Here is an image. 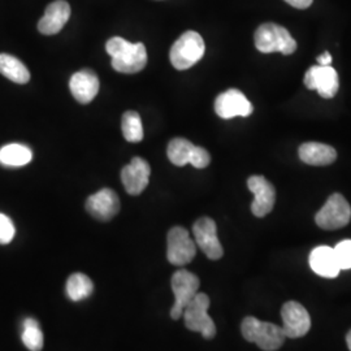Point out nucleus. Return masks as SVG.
<instances>
[{"instance_id": "1", "label": "nucleus", "mask_w": 351, "mask_h": 351, "mask_svg": "<svg viewBox=\"0 0 351 351\" xmlns=\"http://www.w3.org/2000/svg\"><path fill=\"white\" fill-rule=\"evenodd\" d=\"M106 51L112 58L113 69L120 73H138L147 64V50L143 43H130L124 38L113 37L107 40Z\"/></svg>"}, {"instance_id": "2", "label": "nucleus", "mask_w": 351, "mask_h": 351, "mask_svg": "<svg viewBox=\"0 0 351 351\" xmlns=\"http://www.w3.org/2000/svg\"><path fill=\"white\" fill-rule=\"evenodd\" d=\"M241 332L243 339L252 343H256L264 351L278 350L287 339L281 326L261 322L252 316H247L243 319Z\"/></svg>"}, {"instance_id": "3", "label": "nucleus", "mask_w": 351, "mask_h": 351, "mask_svg": "<svg viewBox=\"0 0 351 351\" xmlns=\"http://www.w3.org/2000/svg\"><path fill=\"white\" fill-rule=\"evenodd\" d=\"M255 47L263 53L280 52L282 55H291L297 51V42L290 36L284 26L267 23L259 26L255 32Z\"/></svg>"}, {"instance_id": "4", "label": "nucleus", "mask_w": 351, "mask_h": 351, "mask_svg": "<svg viewBox=\"0 0 351 351\" xmlns=\"http://www.w3.org/2000/svg\"><path fill=\"white\" fill-rule=\"evenodd\" d=\"M206 52V45L199 33L186 32L171 47L169 59L177 71H186L198 63Z\"/></svg>"}, {"instance_id": "5", "label": "nucleus", "mask_w": 351, "mask_h": 351, "mask_svg": "<svg viewBox=\"0 0 351 351\" xmlns=\"http://www.w3.org/2000/svg\"><path fill=\"white\" fill-rule=\"evenodd\" d=\"M210 298L204 293H197L184 310L185 326L191 332H199L204 339H211L216 336V326L208 315Z\"/></svg>"}, {"instance_id": "6", "label": "nucleus", "mask_w": 351, "mask_h": 351, "mask_svg": "<svg viewBox=\"0 0 351 351\" xmlns=\"http://www.w3.org/2000/svg\"><path fill=\"white\" fill-rule=\"evenodd\" d=\"M351 220V207L349 202L339 193L332 194L323 208L316 213L315 221L324 230H336L348 226Z\"/></svg>"}, {"instance_id": "7", "label": "nucleus", "mask_w": 351, "mask_h": 351, "mask_svg": "<svg viewBox=\"0 0 351 351\" xmlns=\"http://www.w3.org/2000/svg\"><path fill=\"white\" fill-rule=\"evenodd\" d=\"M171 285L175 294V304L171 308V317L173 320H178L184 314L185 307L197 295L199 278L186 269H178L172 276Z\"/></svg>"}, {"instance_id": "8", "label": "nucleus", "mask_w": 351, "mask_h": 351, "mask_svg": "<svg viewBox=\"0 0 351 351\" xmlns=\"http://www.w3.org/2000/svg\"><path fill=\"white\" fill-rule=\"evenodd\" d=\"M168 262L177 267H184L190 263L197 254L195 242L191 239L188 230L182 226H175L168 232Z\"/></svg>"}, {"instance_id": "9", "label": "nucleus", "mask_w": 351, "mask_h": 351, "mask_svg": "<svg viewBox=\"0 0 351 351\" xmlns=\"http://www.w3.org/2000/svg\"><path fill=\"white\" fill-rule=\"evenodd\" d=\"M304 85L310 90H316L320 97L330 99L339 93V73L330 65H314L304 75Z\"/></svg>"}, {"instance_id": "10", "label": "nucleus", "mask_w": 351, "mask_h": 351, "mask_svg": "<svg viewBox=\"0 0 351 351\" xmlns=\"http://www.w3.org/2000/svg\"><path fill=\"white\" fill-rule=\"evenodd\" d=\"M282 330L289 339H300L308 333L311 317L301 303L289 301L281 308Z\"/></svg>"}, {"instance_id": "11", "label": "nucleus", "mask_w": 351, "mask_h": 351, "mask_svg": "<svg viewBox=\"0 0 351 351\" xmlns=\"http://www.w3.org/2000/svg\"><path fill=\"white\" fill-rule=\"evenodd\" d=\"M254 111L250 101L237 88H229L226 93L220 94L215 101V112L224 119L229 120L233 117H247Z\"/></svg>"}, {"instance_id": "12", "label": "nucleus", "mask_w": 351, "mask_h": 351, "mask_svg": "<svg viewBox=\"0 0 351 351\" xmlns=\"http://www.w3.org/2000/svg\"><path fill=\"white\" fill-rule=\"evenodd\" d=\"M247 186L254 194L251 213L256 217H264L271 213L276 203V190L263 176H251Z\"/></svg>"}, {"instance_id": "13", "label": "nucleus", "mask_w": 351, "mask_h": 351, "mask_svg": "<svg viewBox=\"0 0 351 351\" xmlns=\"http://www.w3.org/2000/svg\"><path fill=\"white\" fill-rule=\"evenodd\" d=\"M193 233L197 245L208 259L219 261L224 255L223 246L217 237L216 223L213 219L201 217L199 220H197L193 226Z\"/></svg>"}, {"instance_id": "14", "label": "nucleus", "mask_w": 351, "mask_h": 351, "mask_svg": "<svg viewBox=\"0 0 351 351\" xmlns=\"http://www.w3.org/2000/svg\"><path fill=\"white\" fill-rule=\"evenodd\" d=\"M151 168L142 158H133L132 162L121 171V181L126 193L130 195H139L147 188L150 181Z\"/></svg>"}, {"instance_id": "15", "label": "nucleus", "mask_w": 351, "mask_h": 351, "mask_svg": "<svg viewBox=\"0 0 351 351\" xmlns=\"http://www.w3.org/2000/svg\"><path fill=\"white\" fill-rule=\"evenodd\" d=\"M88 213L101 221H108L120 211V199L111 189H101L86 201Z\"/></svg>"}, {"instance_id": "16", "label": "nucleus", "mask_w": 351, "mask_h": 351, "mask_svg": "<svg viewBox=\"0 0 351 351\" xmlns=\"http://www.w3.org/2000/svg\"><path fill=\"white\" fill-rule=\"evenodd\" d=\"M71 17V5L65 0H55L47 5L43 17L38 23V30L43 36H55L62 32Z\"/></svg>"}, {"instance_id": "17", "label": "nucleus", "mask_w": 351, "mask_h": 351, "mask_svg": "<svg viewBox=\"0 0 351 351\" xmlns=\"http://www.w3.org/2000/svg\"><path fill=\"white\" fill-rule=\"evenodd\" d=\"M99 78L91 69H82L72 75L69 88L75 101L81 104H88L94 101L99 93Z\"/></svg>"}, {"instance_id": "18", "label": "nucleus", "mask_w": 351, "mask_h": 351, "mask_svg": "<svg viewBox=\"0 0 351 351\" xmlns=\"http://www.w3.org/2000/svg\"><path fill=\"white\" fill-rule=\"evenodd\" d=\"M308 263L316 275L326 278H335L339 276L341 271L335 250L329 246L315 247L310 254Z\"/></svg>"}, {"instance_id": "19", "label": "nucleus", "mask_w": 351, "mask_h": 351, "mask_svg": "<svg viewBox=\"0 0 351 351\" xmlns=\"http://www.w3.org/2000/svg\"><path fill=\"white\" fill-rule=\"evenodd\" d=\"M300 158L303 163L315 167H324L335 163L337 159V151L332 146L319 142H306L303 143L300 150Z\"/></svg>"}, {"instance_id": "20", "label": "nucleus", "mask_w": 351, "mask_h": 351, "mask_svg": "<svg viewBox=\"0 0 351 351\" xmlns=\"http://www.w3.org/2000/svg\"><path fill=\"white\" fill-rule=\"evenodd\" d=\"M0 73L14 84L25 85L30 81V72L25 64L8 53H0Z\"/></svg>"}, {"instance_id": "21", "label": "nucleus", "mask_w": 351, "mask_h": 351, "mask_svg": "<svg viewBox=\"0 0 351 351\" xmlns=\"http://www.w3.org/2000/svg\"><path fill=\"white\" fill-rule=\"evenodd\" d=\"M33 159V152L20 143H11L0 149V164L7 167H24Z\"/></svg>"}, {"instance_id": "22", "label": "nucleus", "mask_w": 351, "mask_h": 351, "mask_svg": "<svg viewBox=\"0 0 351 351\" xmlns=\"http://www.w3.org/2000/svg\"><path fill=\"white\" fill-rule=\"evenodd\" d=\"M93 281L84 274H73L66 281V295L71 301H84L93 294Z\"/></svg>"}, {"instance_id": "23", "label": "nucleus", "mask_w": 351, "mask_h": 351, "mask_svg": "<svg viewBox=\"0 0 351 351\" xmlns=\"http://www.w3.org/2000/svg\"><path fill=\"white\" fill-rule=\"evenodd\" d=\"M194 149L195 145H193L188 139L173 138L168 145L167 155L172 164L177 167H184L186 164H190Z\"/></svg>"}, {"instance_id": "24", "label": "nucleus", "mask_w": 351, "mask_h": 351, "mask_svg": "<svg viewBox=\"0 0 351 351\" xmlns=\"http://www.w3.org/2000/svg\"><path fill=\"white\" fill-rule=\"evenodd\" d=\"M121 129L124 138L128 142L137 143L143 139V125L141 116L136 111H126L123 114L121 120Z\"/></svg>"}, {"instance_id": "25", "label": "nucleus", "mask_w": 351, "mask_h": 351, "mask_svg": "<svg viewBox=\"0 0 351 351\" xmlns=\"http://www.w3.org/2000/svg\"><path fill=\"white\" fill-rule=\"evenodd\" d=\"M23 343L30 351H40L43 349V333L36 319L27 317L23 324Z\"/></svg>"}, {"instance_id": "26", "label": "nucleus", "mask_w": 351, "mask_h": 351, "mask_svg": "<svg viewBox=\"0 0 351 351\" xmlns=\"http://www.w3.org/2000/svg\"><path fill=\"white\" fill-rule=\"evenodd\" d=\"M341 269H351V239H345L333 247Z\"/></svg>"}, {"instance_id": "27", "label": "nucleus", "mask_w": 351, "mask_h": 351, "mask_svg": "<svg viewBox=\"0 0 351 351\" xmlns=\"http://www.w3.org/2000/svg\"><path fill=\"white\" fill-rule=\"evenodd\" d=\"M16 234L13 221L4 213H0V245H7L12 241Z\"/></svg>"}, {"instance_id": "28", "label": "nucleus", "mask_w": 351, "mask_h": 351, "mask_svg": "<svg viewBox=\"0 0 351 351\" xmlns=\"http://www.w3.org/2000/svg\"><path fill=\"white\" fill-rule=\"evenodd\" d=\"M210 162H211V156H210L208 151L203 147H199V146H195L190 164L198 169H203V168L208 167Z\"/></svg>"}, {"instance_id": "29", "label": "nucleus", "mask_w": 351, "mask_h": 351, "mask_svg": "<svg viewBox=\"0 0 351 351\" xmlns=\"http://www.w3.org/2000/svg\"><path fill=\"white\" fill-rule=\"evenodd\" d=\"M288 4H290L291 7L294 8H298V10H306L308 8L314 0H285Z\"/></svg>"}, {"instance_id": "30", "label": "nucleus", "mask_w": 351, "mask_h": 351, "mask_svg": "<svg viewBox=\"0 0 351 351\" xmlns=\"http://www.w3.org/2000/svg\"><path fill=\"white\" fill-rule=\"evenodd\" d=\"M332 55L329 53V52H324L323 55H320L319 58H317V63L319 65H323V66H328V65H330L332 64Z\"/></svg>"}, {"instance_id": "31", "label": "nucleus", "mask_w": 351, "mask_h": 351, "mask_svg": "<svg viewBox=\"0 0 351 351\" xmlns=\"http://www.w3.org/2000/svg\"><path fill=\"white\" fill-rule=\"evenodd\" d=\"M346 343H348V348H349V350L351 351V330L348 333V336H346Z\"/></svg>"}]
</instances>
